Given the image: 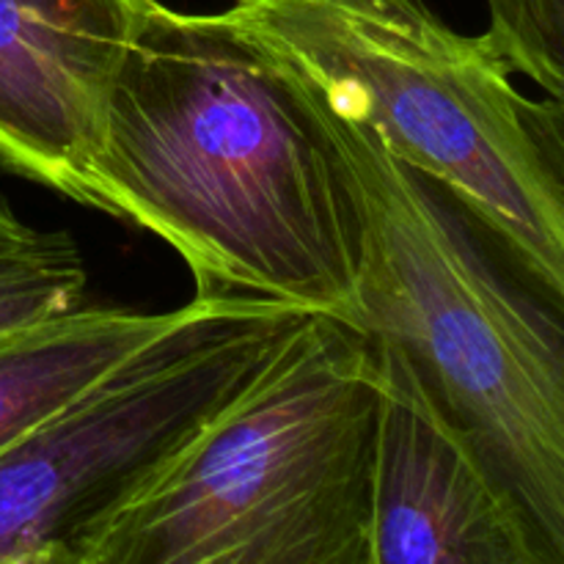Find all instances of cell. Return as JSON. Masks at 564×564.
I'll list each match as a JSON object with an SVG mask.
<instances>
[{
	"label": "cell",
	"instance_id": "obj_1",
	"mask_svg": "<svg viewBox=\"0 0 564 564\" xmlns=\"http://www.w3.org/2000/svg\"><path fill=\"white\" fill-rule=\"evenodd\" d=\"M97 209L169 242L196 295L350 323L364 215L312 88L226 11L149 0L91 165Z\"/></svg>",
	"mask_w": 564,
	"mask_h": 564
},
{
	"label": "cell",
	"instance_id": "obj_2",
	"mask_svg": "<svg viewBox=\"0 0 564 564\" xmlns=\"http://www.w3.org/2000/svg\"><path fill=\"white\" fill-rule=\"evenodd\" d=\"M312 94L364 215L358 312L347 325L372 339L386 367L564 560L562 306L523 279L449 193Z\"/></svg>",
	"mask_w": 564,
	"mask_h": 564
},
{
	"label": "cell",
	"instance_id": "obj_3",
	"mask_svg": "<svg viewBox=\"0 0 564 564\" xmlns=\"http://www.w3.org/2000/svg\"><path fill=\"white\" fill-rule=\"evenodd\" d=\"M383 358L312 314L257 383L176 452L80 564H375Z\"/></svg>",
	"mask_w": 564,
	"mask_h": 564
},
{
	"label": "cell",
	"instance_id": "obj_4",
	"mask_svg": "<svg viewBox=\"0 0 564 564\" xmlns=\"http://www.w3.org/2000/svg\"><path fill=\"white\" fill-rule=\"evenodd\" d=\"M226 14L564 297V102L527 97L424 0H235Z\"/></svg>",
	"mask_w": 564,
	"mask_h": 564
},
{
	"label": "cell",
	"instance_id": "obj_5",
	"mask_svg": "<svg viewBox=\"0 0 564 564\" xmlns=\"http://www.w3.org/2000/svg\"><path fill=\"white\" fill-rule=\"evenodd\" d=\"M314 312L196 295L0 452V564L80 560L91 534L279 358Z\"/></svg>",
	"mask_w": 564,
	"mask_h": 564
},
{
	"label": "cell",
	"instance_id": "obj_6",
	"mask_svg": "<svg viewBox=\"0 0 564 564\" xmlns=\"http://www.w3.org/2000/svg\"><path fill=\"white\" fill-rule=\"evenodd\" d=\"M149 0H0V163L97 209L91 165Z\"/></svg>",
	"mask_w": 564,
	"mask_h": 564
},
{
	"label": "cell",
	"instance_id": "obj_7",
	"mask_svg": "<svg viewBox=\"0 0 564 564\" xmlns=\"http://www.w3.org/2000/svg\"><path fill=\"white\" fill-rule=\"evenodd\" d=\"M386 367V364H383ZM375 564H564L408 380L386 367Z\"/></svg>",
	"mask_w": 564,
	"mask_h": 564
},
{
	"label": "cell",
	"instance_id": "obj_8",
	"mask_svg": "<svg viewBox=\"0 0 564 564\" xmlns=\"http://www.w3.org/2000/svg\"><path fill=\"white\" fill-rule=\"evenodd\" d=\"M171 317L77 306L0 336V452L154 339Z\"/></svg>",
	"mask_w": 564,
	"mask_h": 564
},
{
	"label": "cell",
	"instance_id": "obj_9",
	"mask_svg": "<svg viewBox=\"0 0 564 564\" xmlns=\"http://www.w3.org/2000/svg\"><path fill=\"white\" fill-rule=\"evenodd\" d=\"M86 264L64 231L22 224L0 196V336L83 306Z\"/></svg>",
	"mask_w": 564,
	"mask_h": 564
},
{
	"label": "cell",
	"instance_id": "obj_10",
	"mask_svg": "<svg viewBox=\"0 0 564 564\" xmlns=\"http://www.w3.org/2000/svg\"><path fill=\"white\" fill-rule=\"evenodd\" d=\"M485 39L512 75L564 102V0H488Z\"/></svg>",
	"mask_w": 564,
	"mask_h": 564
},
{
	"label": "cell",
	"instance_id": "obj_11",
	"mask_svg": "<svg viewBox=\"0 0 564 564\" xmlns=\"http://www.w3.org/2000/svg\"><path fill=\"white\" fill-rule=\"evenodd\" d=\"M33 564H80L77 560H66V556H50V560L33 562Z\"/></svg>",
	"mask_w": 564,
	"mask_h": 564
}]
</instances>
